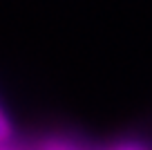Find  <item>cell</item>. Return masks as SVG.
<instances>
[{
	"instance_id": "1",
	"label": "cell",
	"mask_w": 152,
	"mask_h": 150,
	"mask_svg": "<svg viewBox=\"0 0 152 150\" xmlns=\"http://www.w3.org/2000/svg\"><path fill=\"white\" fill-rule=\"evenodd\" d=\"M9 137H11V126H9V121H7L5 112L0 110V141H7Z\"/></svg>"
}]
</instances>
